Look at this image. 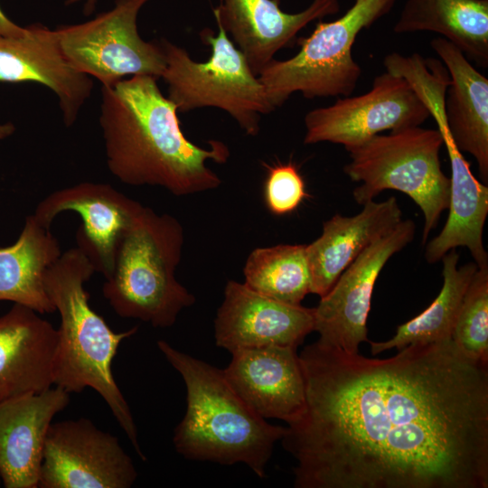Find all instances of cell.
Wrapping results in <instances>:
<instances>
[{
	"label": "cell",
	"mask_w": 488,
	"mask_h": 488,
	"mask_svg": "<svg viewBox=\"0 0 488 488\" xmlns=\"http://www.w3.org/2000/svg\"><path fill=\"white\" fill-rule=\"evenodd\" d=\"M305 408L280 440L296 488H488V366L452 339L386 359L317 342Z\"/></svg>",
	"instance_id": "obj_1"
},
{
	"label": "cell",
	"mask_w": 488,
	"mask_h": 488,
	"mask_svg": "<svg viewBox=\"0 0 488 488\" xmlns=\"http://www.w3.org/2000/svg\"><path fill=\"white\" fill-rule=\"evenodd\" d=\"M157 80L135 75L102 86L99 125L109 172L123 183L159 186L175 196L218 188L221 180L207 162L225 164L229 147L219 140H210L209 148L188 140Z\"/></svg>",
	"instance_id": "obj_2"
},
{
	"label": "cell",
	"mask_w": 488,
	"mask_h": 488,
	"mask_svg": "<svg viewBox=\"0 0 488 488\" xmlns=\"http://www.w3.org/2000/svg\"><path fill=\"white\" fill-rule=\"evenodd\" d=\"M96 272L87 254L74 247L61 253L44 276L46 292L61 317L53 384L67 392L91 388L106 401L137 455L146 461L125 397L112 373L119 344L137 327L116 333L89 304L85 283Z\"/></svg>",
	"instance_id": "obj_3"
},
{
	"label": "cell",
	"mask_w": 488,
	"mask_h": 488,
	"mask_svg": "<svg viewBox=\"0 0 488 488\" xmlns=\"http://www.w3.org/2000/svg\"><path fill=\"white\" fill-rule=\"evenodd\" d=\"M157 347L181 374L186 410L174 430L175 450L190 460L247 465L264 478L274 446L286 427L258 415L235 391L223 370L159 340Z\"/></svg>",
	"instance_id": "obj_4"
},
{
	"label": "cell",
	"mask_w": 488,
	"mask_h": 488,
	"mask_svg": "<svg viewBox=\"0 0 488 488\" xmlns=\"http://www.w3.org/2000/svg\"><path fill=\"white\" fill-rule=\"evenodd\" d=\"M183 240L176 218L142 206L119 241L113 273L102 287L117 315L165 328L195 303L175 277Z\"/></svg>",
	"instance_id": "obj_5"
},
{
	"label": "cell",
	"mask_w": 488,
	"mask_h": 488,
	"mask_svg": "<svg viewBox=\"0 0 488 488\" xmlns=\"http://www.w3.org/2000/svg\"><path fill=\"white\" fill-rule=\"evenodd\" d=\"M444 140L438 129L420 126L378 134L347 152L350 162L343 171L360 183L354 201L363 205L385 190L408 195L424 215L422 245L449 202L450 179L439 158Z\"/></svg>",
	"instance_id": "obj_6"
},
{
	"label": "cell",
	"mask_w": 488,
	"mask_h": 488,
	"mask_svg": "<svg viewBox=\"0 0 488 488\" xmlns=\"http://www.w3.org/2000/svg\"><path fill=\"white\" fill-rule=\"evenodd\" d=\"M218 33L210 28L200 33L210 46V59L193 61L183 47L159 41L165 58L161 78L168 87L167 98L178 112L212 107L226 111L248 136H257L262 115L276 108L266 89L243 55L218 22Z\"/></svg>",
	"instance_id": "obj_7"
},
{
	"label": "cell",
	"mask_w": 488,
	"mask_h": 488,
	"mask_svg": "<svg viewBox=\"0 0 488 488\" xmlns=\"http://www.w3.org/2000/svg\"><path fill=\"white\" fill-rule=\"evenodd\" d=\"M396 2L355 0L340 18L319 22L309 36L299 38L295 56L270 61L258 77L272 106L281 107L296 92L305 99L351 96L361 74L352 53L356 37Z\"/></svg>",
	"instance_id": "obj_8"
},
{
	"label": "cell",
	"mask_w": 488,
	"mask_h": 488,
	"mask_svg": "<svg viewBox=\"0 0 488 488\" xmlns=\"http://www.w3.org/2000/svg\"><path fill=\"white\" fill-rule=\"evenodd\" d=\"M149 0H116L112 9L78 24L54 29L61 50L77 71L110 86L135 75L161 78L165 58L159 42H146L137 15Z\"/></svg>",
	"instance_id": "obj_9"
},
{
	"label": "cell",
	"mask_w": 488,
	"mask_h": 488,
	"mask_svg": "<svg viewBox=\"0 0 488 488\" xmlns=\"http://www.w3.org/2000/svg\"><path fill=\"white\" fill-rule=\"evenodd\" d=\"M429 117L410 83L386 70L374 78L368 92L308 111L304 143L330 142L347 151L383 131L420 126Z\"/></svg>",
	"instance_id": "obj_10"
},
{
	"label": "cell",
	"mask_w": 488,
	"mask_h": 488,
	"mask_svg": "<svg viewBox=\"0 0 488 488\" xmlns=\"http://www.w3.org/2000/svg\"><path fill=\"white\" fill-rule=\"evenodd\" d=\"M415 231L412 220H401L346 267L314 308L318 343L353 354L369 342L367 319L376 280L388 260L412 241Z\"/></svg>",
	"instance_id": "obj_11"
},
{
	"label": "cell",
	"mask_w": 488,
	"mask_h": 488,
	"mask_svg": "<svg viewBox=\"0 0 488 488\" xmlns=\"http://www.w3.org/2000/svg\"><path fill=\"white\" fill-rule=\"evenodd\" d=\"M137 473L117 438L87 418L52 423L39 487L129 488Z\"/></svg>",
	"instance_id": "obj_12"
},
{
	"label": "cell",
	"mask_w": 488,
	"mask_h": 488,
	"mask_svg": "<svg viewBox=\"0 0 488 488\" xmlns=\"http://www.w3.org/2000/svg\"><path fill=\"white\" fill-rule=\"evenodd\" d=\"M142 206L108 183L82 182L48 194L33 215L51 228L61 212H77L82 220L77 246L92 261L96 272L108 279L114 270L119 241Z\"/></svg>",
	"instance_id": "obj_13"
},
{
	"label": "cell",
	"mask_w": 488,
	"mask_h": 488,
	"mask_svg": "<svg viewBox=\"0 0 488 488\" xmlns=\"http://www.w3.org/2000/svg\"><path fill=\"white\" fill-rule=\"evenodd\" d=\"M314 324V308L286 304L229 280L214 319L215 343L230 352L266 346L297 349Z\"/></svg>",
	"instance_id": "obj_14"
},
{
	"label": "cell",
	"mask_w": 488,
	"mask_h": 488,
	"mask_svg": "<svg viewBox=\"0 0 488 488\" xmlns=\"http://www.w3.org/2000/svg\"><path fill=\"white\" fill-rule=\"evenodd\" d=\"M0 81L49 88L58 98L66 127L76 122L93 89L90 77L64 57L54 31L39 23L26 26L18 37L0 34Z\"/></svg>",
	"instance_id": "obj_15"
},
{
	"label": "cell",
	"mask_w": 488,
	"mask_h": 488,
	"mask_svg": "<svg viewBox=\"0 0 488 488\" xmlns=\"http://www.w3.org/2000/svg\"><path fill=\"white\" fill-rule=\"evenodd\" d=\"M223 370L239 397L263 418L288 424L305 408V383L296 348L241 349Z\"/></svg>",
	"instance_id": "obj_16"
},
{
	"label": "cell",
	"mask_w": 488,
	"mask_h": 488,
	"mask_svg": "<svg viewBox=\"0 0 488 488\" xmlns=\"http://www.w3.org/2000/svg\"><path fill=\"white\" fill-rule=\"evenodd\" d=\"M215 21L258 75L281 49L293 43L296 34L314 20L335 14L338 0H314L302 12L288 14L280 0H218Z\"/></svg>",
	"instance_id": "obj_17"
},
{
	"label": "cell",
	"mask_w": 488,
	"mask_h": 488,
	"mask_svg": "<svg viewBox=\"0 0 488 488\" xmlns=\"http://www.w3.org/2000/svg\"><path fill=\"white\" fill-rule=\"evenodd\" d=\"M70 402L59 386L0 402V479L5 488L39 487L47 432Z\"/></svg>",
	"instance_id": "obj_18"
},
{
	"label": "cell",
	"mask_w": 488,
	"mask_h": 488,
	"mask_svg": "<svg viewBox=\"0 0 488 488\" xmlns=\"http://www.w3.org/2000/svg\"><path fill=\"white\" fill-rule=\"evenodd\" d=\"M57 344V329L29 307L0 316V402L53 385Z\"/></svg>",
	"instance_id": "obj_19"
},
{
	"label": "cell",
	"mask_w": 488,
	"mask_h": 488,
	"mask_svg": "<svg viewBox=\"0 0 488 488\" xmlns=\"http://www.w3.org/2000/svg\"><path fill=\"white\" fill-rule=\"evenodd\" d=\"M353 216L335 214L323 224V232L306 245L311 275V293L324 296L341 274L375 240L391 230L401 220L397 199L371 201Z\"/></svg>",
	"instance_id": "obj_20"
},
{
	"label": "cell",
	"mask_w": 488,
	"mask_h": 488,
	"mask_svg": "<svg viewBox=\"0 0 488 488\" xmlns=\"http://www.w3.org/2000/svg\"><path fill=\"white\" fill-rule=\"evenodd\" d=\"M430 45L450 77L444 109L451 137L460 152L468 153L475 159L482 182L487 185L488 79L446 39L435 38Z\"/></svg>",
	"instance_id": "obj_21"
},
{
	"label": "cell",
	"mask_w": 488,
	"mask_h": 488,
	"mask_svg": "<svg viewBox=\"0 0 488 488\" xmlns=\"http://www.w3.org/2000/svg\"><path fill=\"white\" fill-rule=\"evenodd\" d=\"M446 151L451 167L449 213L442 230L426 243L425 258L430 264L436 263L448 251L465 247L478 267L487 266L483 235L488 215V187L474 177L455 145Z\"/></svg>",
	"instance_id": "obj_22"
},
{
	"label": "cell",
	"mask_w": 488,
	"mask_h": 488,
	"mask_svg": "<svg viewBox=\"0 0 488 488\" xmlns=\"http://www.w3.org/2000/svg\"><path fill=\"white\" fill-rule=\"evenodd\" d=\"M61 253L51 228L28 215L17 240L0 248V301H12L39 314L54 312L44 276Z\"/></svg>",
	"instance_id": "obj_23"
},
{
	"label": "cell",
	"mask_w": 488,
	"mask_h": 488,
	"mask_svg": "<svg viewBox=\"0 0 488 488\" xmlns=\"http://www.w3.org/2000/svg\"><path fill=\"white\" fill-rule=\"evenodd\" d=\"M393 30L438 33L479 66H488V0H408Z\"/></svg>",
	"instance_id": "obj_24"
},
{
	"label": "cell",
	"mask_w": 488,
	"mask_h": 488,
	"mask_svg": "<svg viewBox=\"0 0 488 488\" xmlns=\"http://www.w3.org/2000/svg\"><path fill=\"white\" fill-rule=\"evenodd\" d=\"M441 260L444 282L437 296L421 314L399 325L392 338L384 342L369 340L372 355L394 348L400 351L412 343L452 339L463 297L478 267L474 262L458 267L459 255L455 249Z\"/></svg>",
	"instance_id": "obj_25"
},
{
	"label": "cell",
	"mask_w": 488,
	"mask_h": 488,
	"mask_svg": "<svg viewBox=\"0 0 488 488\" xmlns=\"http://www.w3.org/2000/svg\"><path fill=\"white\" fill-rule=\"evenodd\" d=\"M306 245L280 244L258 248L249 255L244 268V284L272 299L301 305L311 293V275Z\"/></svg>",
	"instance_id": "obj_26"
},
{
	"label": "cell",
	"mask_w": 488,
	"mask_h": 488,
	"mask_svg": "<svg viewBox=\"0 0 488 488\" xmlns=\"http://www.w3.org/2000/svg\"><path fill=\"white\" fill-rule=\"evenodd\" d=\"M452 340L467 358L488 366V265L477 267L468 285Z\"/></svg>",
	"instance_id": "obj_27"
},
{
	"label": "cell",
	"mask_w": 488,
	"mask_h": 488,
	"mask_svg": "<svg viewBox=\"0 0 488 488\" xmlns=\"http://www.w3.org/2000/svg\"><path fill=\"white\" fill-rule=\"evenodd\" d=\"M264 192L267 209L277 216L296 210L306 196L304 180L291 162L267 167Z\"/></svg>",
	"instance_id": "obj_28"
},
{
	"label": "cell",
	"mask_w": 488,
	"mask_h": 488,
	"mask_svg": "<svg viewBox=\"0 0 488 488\" xmlns=\"http://www.w3.org/2000/svg\"><path fill=\"white\" fill-rule=\"evenodd\" d=\"M25 33V27L14 23L0 7V34L4 36L18 37Z\"/></svg>",
	"instance_id": "obj_29"
},
{
	"label": "cell",
	"mask_w": 488,
	"mask_h": 488,
	"mask_svg": "<svg viewBox=\"0 0 488 488\" xmlns=\"http://www.w3.org/2000/svg\"><path fill=\"white\" fill-rule=\"evenodd\" d=\"M79 1L80 0H66L65 5H70L75 3H78ZM96 4H97V0H86V3L83 7V14L87 16L90 15L96 8Z\"/></svg>",
	"instance_id": "obj_30"
},
{
	"label": "cell",
	"mask_w": 488,
	"mask_h": 488,
	"mask_svg": "<svg viewBox=\"0 0 488 488\" xmlns=\"http://www.w3.org/2000/svg\"><path fill=\"white\" fill-rule=\"evenodd\" d=\"M14 131L15 127L14 124L10 122L0 124V141L12 136Z\"/></svg>",
	"instance_id": "obj_31"
}]
</instances>
